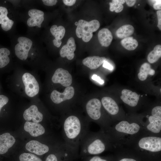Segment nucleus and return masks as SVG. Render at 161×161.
<instances>
[{
    "label": "nucleus",
    "instance_id": "nucleus-43",
    "mask_svg": "<svg viewBox=\"0 0 161 161\" xmlns=\"http://www.w3.org/2000/svg\"><path fill=\"white\" fill-rule=\"evenodd\" d=\"M114 1H115L117 3H119L122 4H124L125 2V0H114Z\"/></svg>",
    "mask_w": 161,
    "mask_h": 161
},
{
    "label": "nucleus",
    "instance_id": "nucleus-40",
    "mask_svg": "<svg viewBox=\"0 0 161 161\" xmlns=\"http://www.w3.org/2000/svg\"><path fill=\"white\" fill-rule=\"evenodd\" d=\"M89 161H107L106 160L103 159L98 156H94L91 158Z\"/></svg>",
    "mask_w": 161,
    "mask_h": 161
},
{
    "label": "nucleus",
    "instance_id": "nucleus-6",
    "mask_svg": "<svg viewBox=\"0 0 161 161\" xmlns=\"http://www.w3.org/2000/svg\"><path fill=\"white\" fill-rule=\"evenodd\" d=\"M18 43L15 47V53L17 57L21 60L27 58L29 51L32 45V41L25 37L21 36L17 39Z\"/></svg>",
    "mask_w": 161,
    "mask_h": 161
},
{
    "label": "nucleus",
    "instance_id": "nucleus-7",
    "mask_svg": "<svg viewBox=\"0 0 161 161\" xmlns=\"http://www.w3.org/2000/svg\"><path fill=\"white\" fill-rule=\"evenodd\" d=\"M22 79L25 93L28 96L33 97L38 93L39 90V84L33 75L29 73H25L23 75Z\"/></svg>",
    "mask_w": 161,
    "mask_h": 161
},
{
    "label": "nucleus",
    "instance_id": "nucleus-30",
    "mask_svg": "<svg viewBox=\"0 0 161 161\" xmlns=\"http://www.w3.org/2000/svg\"><path fill=\"white\" fill-rule=\"evenodd\" d=\"M109 10L111 12L114 11L116 13H119L122 11L123 6L122 4L117 3L113 0L112 2L109 3Z\"/></svg>",
    "mask_w": 161,
    "mask_h": 161
},
{
    "label": "nucleus",
    "instance_id": "nucleus-2",
    "mask_svg": "<svg viewBox=\"0 0 161 161\" xmlns=\"http://www.w3.org/2000/svg\"><path fill=\"white\" fill-rule=\"evenodd\" d=\"M76 29V34L79 38H82L85 42H88L92 38L93 33L96 31L100 27L99 22L97 20L89 21L80 19Z\"/></svg>",
    "mask_w": 161,
    "mask_h": 161
},
{
    "label": "nucleus",
    "instance_id": "nucleus-11",
    "mask_svg": "<svg viewBox=\"0 0 161 161\" xmlns=\"http://www.w3.org/2000/svg\"><path fill=\"white\" fill-rule=\"evenodd\" d=\"M28 14L30 16L27 21L28 26L41 27V24L44 19V12L40 10L33 9L29 10Z\"/></svg>",
    "mask_w": 161,
    "mask_h": 161
},
{
    "label": "nucleus",
    "instance_id": "nucleus-21",
    "mask_svg": "<svg viewBox=\"0 0 161 161\" xmlns=\"http://www.w3.org/2000/svg\"><path fill=\"white\" fill-rule=\"evenodd\" d=\"M8 13L6 8L0 6V24L2 29L5 31L11 29L14 24V21L7 17Z\"/></svg>",
    "mask_w": 161,
    "mask_h": 161
},
{
    "label": "nucleus",
    "instance_id": "nucleus-27",
    "mask_svg": "<svg viewBox=\"0 0 161 161\" xmlns=\"http://www.w3.org/2000/svg\"><path fill=\"white\" fill-rule=\"evenodd\" d=\"M161 57V45H157L148 55L147 59L150 63L153 64L157 61Z\"/></svg>",
    "mask_w": 161,
    "mask_h": 161
},
{
    "label": "nucleus",
    "instance_id": "nucleus-34",
    "mask_svg": "<svg viewBox=\"0 0 161 161\" xmlns=\"http://www.w3.org/2000/svg\"><path fill=\"white\" fill-rule=\"evenodd\" d=\"M158 19V24L157 27L160 30H161V10H159L157 12Z\"/></svg>",
    "mask_w": 161,
    "mask_h": 161
},
{
    "label": "nucleus",
    "instance_id": "nucleus-25",
    "mask_svg": "<svg viewBox=\"0 0 161 161\" xmlns=\"http://www.w3.org/2000/svg\"><path fill=\"white\" fill-rule=\"evenodd\" d=\"M50 31L52 34L55 37L53 41H58L64 36L65 33V28L62 26L58 27L57 25H52L50 28Z\"/></svg>",
    "mask_w": 161,
    "mask_h": 161
},
{
    "label": "nucleus",
    "instance_id": "nucleus-14",
    "mask_svg": "<svg viewBox=\"0 0 161 161\" xmlns=\"http://www.w3.org/2000/svg\"><path fill=\"white\" fill-rule=\"evenodd\" d=\"M76 45L74 38L70 37L68 40L66 44L64 45L60 51L61 56L62 58L66 57L69 60L72 59L74 57V51Z\"/></svg>",
    "mask_w": 161,
    "mask_h": 161
},
{
    "label": "nucleus",
    "instance_id": "nucleus-9",
    "mask_svg": "<svg viewBox=\"0 0 161 161\" xmlns=\"http://www.w3.org/2000/svg\"><path fill=\"white\" fill-rule=\"evenodd\" d=\"M54 83H59L65 87L70 86L72 83V77L68 71L62 68L57 69L52 78Z\"/></svg>",
    "mask_w": 161,
    "mask_h": 161
},
{
    "label": "nucleus",
    "instance_id": "nucleus-35",
    "mask_svg": "<svg viewBox=\"0 0 161 161\" xmlns=\"http://www.w3.org/2000/svg\"><path fill=\"white\" fill-rule=\"evenodd\" d=\"M45 161H58L56 156L54 154H51L47 156Z\"/></svg>",
    "mask_w": 161,
    "mask_h": 161
},
{
    "label": "nucleus",
    "instance_id": "nucleus-5",
    "mask_svg": "<svg viewBox=\"0 0 161 161\" xmlns=\"http://www.w3.org/2000/svg\"><path fill=\"white\" fill-rule=\"evenodd\" d=\"M84 151L90 155H97L103 152L107 148L105 140L101 137H96L86 142Z\"/></svg>",
    "mask_w": 161,
    "mask_h": 161
},
{
    "label": "nucleus",
    "instance_id": "nucleus-1",
    "mask_svg": "<svg viewBox=\"0 0 161 161\" xmlns=\"http://www.w3.org/2000/svg\"><path fill=\"white\" fill-rule=\"evenodd\" d=\"M84 125L77 117L71 115L67 117L63 124V133L66 140L76 143L83 134Z\"/></svg>",
    "mask_w": 161,
    "mask_h": 161
},
{
    "label": "nucleus",
    "instance_id": "nucleus-17",
    "mask_svg": "<svg viewBox=\"0 0 161 161\" xmlns=\"http://www.w3.org/2000/svg\"><path fill=\"white\" fill-rule=\"evenodd\" d=\"M24 129L32 136L35 137L42 135L45 131L44 128L41 124L28 121L25 123Z\"/></svg>",
    "mask_w": 161,
    "mask_h": 161
},
{
    "label": "nucleus",
    "instance_id": "nucleus-24",
    "mask_svg": "<svg viewBox=\"0 0 161 161\" xmlns=\"http://www.w3.org/2000/svg\"><path fill=\"white\" fill-rule=\"evenodd\" d=\"M134 31V27L130 24L123 25L119 28L116 31V34L120 38H124L131 35Z\"/></svg>",
    "mask_w": 161,
    "mask_h": 161
},
{
    "label": "nucleus",
    "instance_id": "nucleus-16",
    "mask_svg": "<svg viewBox=\"0 0 161 161\" xmlns=\"http://www.w3.org/2000/svg\"><path fill=\"white\" fill-rule=\"evenodd\" d=\"M16 142L15 138L9 133L0 135V154L6 153Z\"/></svg>",
    "mask_w": 161,
    "mask_h": 161
},
{
    "label": "nucleus",
    "instance_id": "nucleus-20",
    "mask_svg": "<svg viewBox=\"0 0 161 161\" xmlns=\"http://www.w3.org/2000/svg\"><path fill=\"white\" fill-rule=\"evenodd\" d=\"M101 103L104 109L112 115L117 114L119 112V107L116 102L112 98L105 97L102 98Z\"/></svg>",
    "mask_w": 161,
    "mask_h": 161
},
{
    "label": "nucleus",
    "instance_id": "nucleus-38",
    "mask_svg": "<svg viewBox=\"0 0 161 161\" xmlns=\"http://www.w3.org/2000/svg\"><path fill=\"white\" fill-rule=\"evenodd\" d=\"M103 66L110 70H112L113 69L112 65L106 61H105L103 63Z\"/></svg>",
    "mask_w": 161,
    "mask_h": 161
},
{
    "label": "nucleus",
    "instance_id": "nucleus-3",
    "mask_svg": "<svg viewBox=\"0 0 161 161\" xmlns=\"http://www.w3.org/2000/svg\"><path fill=\"white\" fill-rule=\"evenodd\" d=\"M137 147L141 149L152 152L161 151V138L156 136H145L140 138Z\"/></svg>",
    "mask_w": 161,
    "mask_h": 161
},
{
    "label": "nucleus",
    "instance_id": "nucleus-31",
    "mask_svg": "<svg viewBox=\"0 0 161 161\" xmlns=\"http://www.w3.org/2000/svg\"><path fill=\"white\" fill-rule=\"evenodd\" d=\"M151 114L156 117L161 118V106H157L154 107L152 110Z\"/></svg>",
    "mask_w": 161,
    "mask_h": 161
},
{
    "label": "nucleus",
    "instance_id": "nucleus-23",
    "mask_svg": "<svg viewBox=\"0 0 161 161\" xmlns=\"http://www.w3.org/2000/svg\"><path fill=\"white\" fill-rule=\"evenodd\" d=\"M155 73V70L151 68L150 65L148 63H145L141 66L138 77L140 80L144 81L146 79L148 75H153Z\"/></svg>",
    "mask_w": 161,
    "mask_h": 161
},
{
    "label": "nucleus",
    "instance_id": "nucleus-42",
    "mask_svg": "<svg viewBox=\"0 0 161 161\" xmlns=\"http://www.w3.org/2000/svg\"><path fill=\"white\" fill-rule=\"evenodd\" d=\"M119 161H137L136 160L132 159V158H124L123 159H122L120 160H119Z\"/></svg>",
    "mask_w": 161,
    "mask_h": 161
},
{
    "label": "nucleus",
    "instance_id": "nucleus-18",
    "mask_svg": "<svg viewBox=\"0 0 161 161\" xmlns=\"http://www.w3.org/2000/svg\"><path fill=\"white\" fill-rule=\"evenodd\" d=\"M145 127L146 129L151 133H159L161 131V118L152 114L149 116L148 122L145 124Z\"/></svg>",
    "mask_w": 161,
    "mask_h": 161
},
{
    "label": "nucleus",
    "instance_id": "nucleus-26",
    "mask_svg": "<svg viewBox=\"0 0 161 161\" xmlns=\"http://www.w3.org/2000/svg\"><path fill=\"white\" fill-rule=\"evenodd\" d=\"M122 46L129 50L135 49L138 46L137 41L132 37H129L123 39L121 41Z\"/></svg>",
    "mask_w": 161,
    "mask_h": 161
},
{
    "label": "nucleus",
    "instance_id": "nucleus-13",
    "mask_svg": "<svg viewBox=\"0 0 161 161\" xmlns=\"http://www.w3.org/2000/svg\"><path fill=\"white\" fill-rule=\"evenodd\" d=\"M23 117L27 121L32 120L33 122L38 123L42 120L43 116L38 111L37 106L32 105L25 110L23 114Z\"/></svg>",
    "mask_w": 161,
    "mask_h": 161
},
{
    "label": "nucleus",
    "instance_id": "nucleus-28",
    "mask_svg": "<svg viewBox=\"0 0 161 161\" xmlns=\"http://www.w3.org/2000/svg\"><path fill=\"white\" fill-rule=\"evenodd\" d=\"M10 54V51L8 49H0V68L4 67L9 63L10 59L8 56Z\"/></svg>",
    "mask_w": 161,
    "mask_h": 161
},
{
    "label": "nucleus",
    "instance_id": "nucleus-15",
    "mask_svg": "<svg viewBox=\"0 0 161 161\" xmlns=\"http://www.w3.org/2000/svg\"><path fill=\"white\" fill-rule=\"evenodd\" d=\"M140 95L129 89H125L121 92L120 98L123 101L129 106L134 107L138 104Z\"/></svg>",
    "mask_w": 161,
    "mask_h": 161
},
{
    "label": "nucleus",
    "instance_id": "nucleus-29",
    "mask_svg": "<svg viewBox=\"0 0 161 161\" xmlns=\"http://www.w3.org/2000/svg\"><path fill=\"white\" fill-rule=\"evenodd\" d=\"M19 159L20 161H42L35 155L30 153L22 154L20 155Z\"/></svg>",
    "mask_w": 161,
    "mask_h": 161
},
{
    "label": "nucleus",
    "instance_id": "nucleus-8",
    "mask_svg": "<svg viewBox=\"0 0 161 161\" xmlns=\"http://www.w3.org/2000/svg\"><path fill=\"white\" fill-rule=\"evenodd\" d=\"M101 105L100 100L96 98L92 99L87 102L86 106V111L88 116L93 120L97 121L100 119Z\"/></svg>",
    "mask_w": 161,
    "mask_h": 161
},
{
    "label": "nucleus",
    "instance_id": "nucleus-44",
    "mask_svg": "<svg viewBox=\"0 0 161 161\" xmlns=\"http://www.w3.org/2000/svg\"><path fill=\"white\" fill-rule=\"evenodd\" d=\"M78 22H75V25H76V26H77L78 25Z\"/></svg>",
    "mask_w": 161,
    "mask_h": 161
},
{
    "label": "nucleus",
    "instance_id": "nucleus-33",
    "mask_svg": "<svg viewBox=\"0 0 161 161\" xmlns=\"http://www.w3.org/2000/svg\"><path fill=\"white\" fill-rule=\"evenodd\" d=\"M43 4L47 6H53L55 5L58 2L56 0H43Z\"/></svg>",
    "mask_w": 161,
    "mask_h": 161
},
{
    "label": "nucleus",
    "instance_id": "nucleus-4",
    "mask_svg": "<svg viewBox=\"0 0 161 161\" xmlns=\"http://www.w3.org/2000/svg\"><path fill=\"white\" fill-rule=\"evenodd\" d=\"M141 126L139 123H129L126 120H122L117 123L114 127V130L121 135L134 136L141 131Z\"/></svg>",
    "mask_w": 161,
    "mask_h": 161
},
{
    "label": "nucleus",
    "instance_id": "nucleus-36",
    "mask_svg": "<svg viewBox=\"0 0 161 161\" xmlns=\"http://www.w3.org/2000/svg\"><path fill=\"white\" fill-rule=\"evenodd\" d=\"M92 79L96 81L100 84H103L104 83V81L101 79L100 77L95 74H94L92 76Z\"/></svg>",
    "mask_w": 161,
    "mask_h": 161
},
{
    "label": "nucleus",
    "instance_id": "nucleus-32",
    "mask_svg": "<svg viewBox=\"0 0 161 161\" xmlns=\"http://www.w3.org/2000/svg\"><path fill=\"white\" fill-rule=\"evenodd\" d=\"M8 100V98L7 96L3 95H0V113L1 108L7 103Z\"/></svg>",
    "mask_w": 161,
    "mask_h": 161
},
{
    "label": "nucleus",
    "instance_id": "nucleus-39",
    "mask_svg": "<svg viewBox=\"0 0 161 161\" xmlns=\"http://www.w3.org/2000/svg\"><path fill=\"white\" fill-rule=\"evenodd\" d=\"M64 3L66 5L68 6H72L75 4L76 2L75 0H63Z\"/></svg>",
    "mask_w": 161,
    "mask_h": 161
},
{
    "label": "nucleus",
    "instance_id": "nucleus-41",
    "mask_svg": "<svg viewBox=\"0 0 161 161\" xmlns=\"http://www.w3.org/2000/svg\"><path fill=\"white\" fill-rule=\"evenodd\" d=\"M125 2H126V4L128 6L131 7H132L134 5L136 2V0H125Z\"/></svg>",
    "mask_w": 161,
    "mask_h": 161
},
{
    "label": "nucleus",
    "instance_id": "nucleus-12",
    "mask_svg": "<svg viewBox=\"0 0 161 161\" xmlns=\"http://www.w3.org/2000/svg\"><path fill=\"white\" fill-rule=\"evenodd\" d=\"M25 148L29 151L39 155L47 153L49 150L47 145L35 140H32L28 142L26 145Z\"/></svg>",
    "mask_w": 161,
    "mask_h": 161
},
{
    "label": "nucleus",
    "instance_id": "nucleus-22",
    "mask_svg": "<svg viewBox=\"0 0 161 161\" xmlns=\"http://www.w3.org/2000/svg\"><path fill=\"white\" fill-rule=\"evenodd\" d=\"M97 36L101 45L106 47L110 45L113 39L111 32L106 28H103L100 30L98 33Z\"/></svg>",
    "mask_w": 161,
    "mask_h": 161
},
{
    "label": "nucleus",
    "instance_id": "nucleus-37",
    "mask_svg": "<svg viewBox=\"0 0 161 161\" xmlns=\"http://www.w3.org/2000/svg\"><path fill=\"white\" fill-rule=\"evenodd\" d=\"M155 3L153 5L154 8L156 10L161 9V1L160 0H154Z\"/></svg>",
    "mask_w": 161,
    "mask_h": 161
},
{
    "label": "nucleus",
    "instance_id": "nucleus-19",
    "mask_svg": "<svg viewBox=\"0 0 161 161\" xmlns=\"http://www.w3.org/2000/svg\"><path fill=\"white\" fill-rule=\"evenodd\" d=\"M106 60V58L104 57L94 56L85 58L83 60L82 63L90 69H94L98 68Z\"/></svg>",
    "mask_w": 161,
    "mask_h": 161
},
{
    "label": "nucleus",
    "instance_id": "nucleus-10",
    "mask_svg": "<svg viewBox=\"0 0 161 161\" xmlns=\"http://www.w3.org/2000/svg\"><path fill=\"white\" fill-rule=\"evenodd\" d=\"M75 93L74 88L72 86L66 87L63 93L54 90L51 93L50 98L52 102L56 104H59L67 100L71 99Z\"/></svg>",
    "mask_w": 161,
    "mask_h": 161
}]
</instances>
